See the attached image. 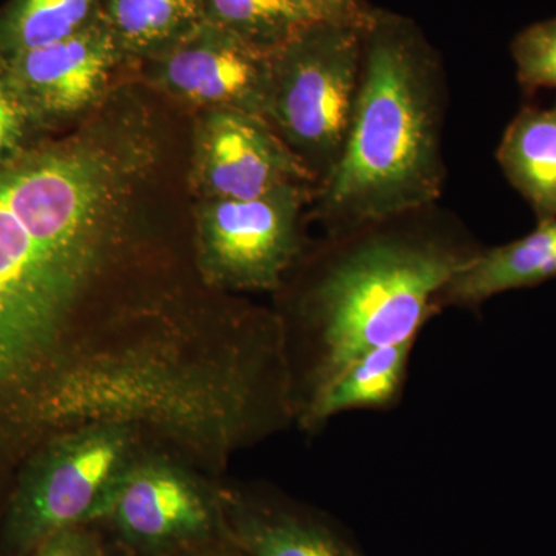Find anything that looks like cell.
Segmentation results:
<instances>
[{
	"label": "cell",
	"instance_id": "cell-1",
	"mask_svg": "<svg viewBox=\"0 0 556 556\" xmlns=\"http://www.w3.org/2000/svg\"><path fill=\"white\" fill-rule=\"evenodd\" d=\"M455 212L412 208L327 233L289 289L283 336L295 420L362 354L409 338L441 311V289L481 251ZM277 289V291H278Z\"/></svg>",
	"mask_w": 556,
	"mask_h": 556
},
{
	"label": "cell",
	"instance_id": "cell-2",
	"mask_svg": "<svg viewBox=\"0 0 556 556\" xmlns=\"http://www.w3.org/2000/svg\"><path fill=\"white\" fill-rule=\"evenodd\" d=\"M124 239L115 206L86 175L36 156L0 164V394L56 362Z\"/></svg>",
	"mask_w": 556,
	"mask_h": 556
},
{
	"label": "cell",
	"instance_id": "cell-3",
	"mask_svg": "<svg viewBox=\"0 0 556 556\" xmlns=\"http://www.w3.org/2000/svg\"><path fill=\"white\" fill-rule=\"evenodd\" d=\"M447 105V73L433 43L409 17L375 9L345 148L311 201L327 233L439 203Z\"/></svg>",
	"mask_w": 556,
	"mask_h": 556
},
{
	"label": "cell",
	"instance_id": "cell-4",
	"mask_svg": "<svg viewBox=\"0 0 556 556\" xmlns=\"http://www.w3.org/2000/svg\"><path fill=\"white\" fill-rule=\"evenodd\" d=\"M364 30L311 22L273 51L265 119L317 186L338 166L362 75Z\"/></svg>",
	"mask_w": 556,
	"mask_h": 556
},
{
	"label": "cell",
	"instance_id": "cell-5",
	"mask_svg": "<svg viewBox=\"0 0 556 556\" xmlns=\"http://www.w3.org/2000/svg\"><path fill=\"white\" fill-rule=\"evenodd\" d=\"M126 420H100L61 439L25 484L10 518L13 543L24 551L104 519L116 485L134 463Z\"/></svg>",
	"mask_w": 556,
	"mask_h": 556
},
{
	"label": "cell",
	"instance_id": "cell-6",
	"mask_svg": "<svg viewBox=\"0 0 556 556\" xmlns=\"http://www.w3.org/2000/svg\"><path fill=\"white\" fill-rule=\"evenodd\" d=\"M313 186H285L252 200H204L197 211V254L211 285L273 291L305 252L303 211Z\"/></svg>",
	"mask_w": 556,
	"mask_h": 556
},
{
	"label": "cell",
	"instance_id": "cell-7",
	"mask_svg": "<svg viewBox=\"0 0 556 556\" xmlns=\"http://www.w3.org/2000/svg\"><path fill=\"white\" fill-rule=\"evenodd\" d=\"M316 178L262 116L236 110L201 113L193 137L190 188L204 200H252Z\"/></svg>",
	"mask_w": 556,
	"mask_h": 556
},
{
	"label": "cell",
	"instance_id": "cell-8",
	"mask_svg": "<svg viewBox=\"0 0 556 556\" xmlns=\"http://www.w3.org/2000/svg\"><path fill=\"white\" fill-rule=\"evenodd\" d=\"M142 64L150 83L181 104L203 112L236 110L265 119L273 53L211 22Z\"/></svg>",
	"mask_w": 556,
	"mask_h": 556
},
{
	"label": "cell",
	"instance_id": "cell-9",
	"mask_svg": "<svg viewBox=\"0 0 556 556\" xmlns=\"http://www.w3.org/2000/svg\"><path fill=\"white\" fill-rule=\"evenodd\" d=\"M104 519L131 546L174 552L223 533L222 503H215L188 475L160 460L130 464Z\"/></svg>",
	"mask_w": 556,
	"mask_h": 556
},
{
	"label": "cell",
	"instance_id": "cell-10",
	"mask_svg": "<svg viewBox=\"0 0 556 556\" xmlns=\"http://www.w3.org/2000/svg\"><path fill=\"white\" fill-rule=\"evenodd\" d=\"M123 61L104 14L67 39L0 60L39 126L98 108Z\"/></svg>",
	"mask_w": 556,
	"mask_h": 556
},
{
	"label": "cell",
	"instance_id": "cell-11",
	"mask_svg": "<svg viewBox=\"0 0 556 556\" xmlns=\"http://www.w3.org/2000/svg\"><path fill=\"white\" fill-rule=\"evenodd\" d=\"M222 508L223 535L247 556H368L320 511L248 495H232Z\"/></svg>",
	"mask_w": 556,
	"mask_h": 556
},
{
	"label": "cell",
	"instance_id": "cell-12",
	"mask_svg": "<svg viewBox=\"0 0 556 556\" xmlns=\"http://www.w3.org/2000/svg\"><path fill=\"white\" fill-rule=\"evenodd\" d=\"M551 280H556V219L538 223L532 232L510 243L482 247L441 289L437 306L475 311L504 292Z\"/></svg>",
	"mask_w": 556,
	"mask_h": 556
},
{
	"label": "cell",
	"instance_id": "cell-13",
	"mask_svg": "<svg viewBox=\"0 0 556 556\" xmlns=\"http://www.w3.org/2000/svg\"><path fill=\"white\" fill-rule=\"evenodd\" d=\"M419 338L375 348L332 380L299 420L306 430H320L332 417L350 412H388L404 397L413 351Z\"/></svg>",
	"mask_w": 556,
	"mask_h": 556
},
{
	"label": "cell",
	"instance_id": "cell-14",
	"mask_svg": "<svg viewBox=\"0 0 556 556\" xmlns=\"http://www.w3.org/2000/svg\"><path fill=\"white\" fill-rule=\"evenodd\" d=\"M496 160L536 222L556 219V102L547 109L519 110L504 130Z\"/></svg>",
	"mask_w": 556,
	"mask_h": 556
},
{
	"label": "cell",
	"instance_id": "cell-15",
	"mask_svg": "<svg viewBox=\"0 0 556 556\" xmlns=\"http://www.w3.org/2000/svg\"><path fill=\"white\" fill-rule=\"evenodd\" d=\"M102 14L126 61L148 62L206 22L203 0H104Z\"/></svg>",
	"mask_w": 556,
	"mask_h": 556
},
{
	"label": "cell",
	"instance_id": "cell-16",
	"mask_svg": "<svg viewBox=\"0 0 556 556\" xmlns=\"http://www.w3.org/2000/svg\"><path fill=\"white\" fill-rule=\"evenodd\" d=\"M104 0H10L0 11V60L60 42L102 14Z\"/></svg>",
	"mask_w": 556,
	"mask_h": 556
},
{
	"label": "cell",
	"instance_id": "cell-17",
	"mask_svg": "<svg viewBox=\"0 0 556 556\" xmlns=\"http://www.w3.org/2000/svg\"><path fill=\"white\" fill-rule=\"evenodd\" d=\"M203 5L207 22L270 53L309 24L291 0H203Z\"/></svg>",
	"mask_w": 556,
	"mask_h": 556
},
{
	"label": "cell",
	"instance_id": "cell-18",
	"mask_svg": "<svg viewBox=\"0 0 556 556\" xmlns=\"http://www.w3.org/2000/svg\"><path fill=\"white\" fill-rule=\"evenodd\" d=\"M517 78L527 94L556 89V17L519 31L510 46Z\"/></svg>",
	"mask_w": 556,
	"mask_h": 556
},
{
	"label": "cell",
	"instance_id": "cell-19",
	"mask_svg": "<svg viewBox=\"0 0 556 556\" xmlns=\"http://www.w3.org/2000/svg\"><path fill=\"white\" fill-rule=\"evenodd\" d=\"M38 127V121L0 62V164L27 149L28 138Z\"/></svg>",
	"mask_w": 556,
	"mask_h": 556
},
{
	"label": "cell",
	"instance_id": "cell-20",
	"mask_svg": "<svg viewBox=\"0 0 556 556\" xmlns=\"http://www.w3.org/2000/svg\"><path fill=\"white\" fill-rule=\"evenodd\" d=\"M309 22L365 30L375 7L367 0H291Z\"/></svg>",
	"mask_w": 556,
	"mask_h": 556
},
{
	"label": "cell",
	"instance_id": "cell-21",
	"mask_svg": "<svg viewBox=\"0 0 556 556\" xmlns=\"http://www.w3.org/2000/svg\"><path fill=\"white\" fill-rule=\"evenodd\" d=\"M35 556H105L97 538L86 526L65 530L39 544Z\"/></svg>",
	"mask_w": 556,
	"mask_h": 556
},
{
	"label": "cell",
	"instance_id": "cell-22",
	"mask_svg": "<svg viewBox=\"0 0 556 556\" xmlns=\"http://www.w3.org/2000/svg\"><path fill=\"white\" fill-rule=\"evenodd\" d=\"M189 556H208V555H189ZM211 556H247L243 554V552L239 551L236 546L232 544V552H223V554H211Z\"/></svg>",
	"mask_w": 556,
	"mask_h": 556
}]
</instances>
